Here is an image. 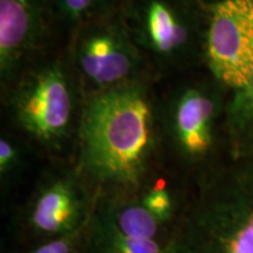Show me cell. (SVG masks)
<instances>
[{
	"instance_id": "cell-3",
	"label": "cell",
	"mask_w": 253,
	"mask_h": 253,
	"mask_svg": "<svg viewBox=\"0 0 253 253\" xmlns=\"http://www.w3.org/2000/svg\"><path fill=\"white\" fill-rule=\"evenodd\" d=\"M120 13L153 74L203 66L207 8L201 0H123Z\"/></svg>"
},
{
	"instance_id": "cell-2",
	"label": "cell",
	"mask_w": 253,
	"mask_h": 253,
	"mask_svg": "<svg viewBox=\"0 0 253 253\" xmlns=\"http://www.w3.org/2000/svg\"><path fill=\"white\" fill-rule=\"evenodd\" d=\"M168 253H253V155L208 176Z\"/></svg>"
},
{
	"instance_id": "cell-5",
	"label": "cell",
	"mask_w": 253,
	"mask_h": 253,
	"mask_svg": "<svg viewBox=\"0 0 253 253\" xmlns=\"http://www.w3.org/2000/svg\"><path fill=\"white\" fill-rule=\"evenodd\" d=\"M68 60L84 95L110 89L153 74L120 11L73 28Z\"/></svg>"
},
{
	"instance_id": "cell-11",
	"label": "cell",
	"mask_w": 253,
	"mask_h": 253,
	"mask_svg": "<svg viewBox=\"0 0 253 253\" xmlns=\"http://www.w3.org/2000/svg\"><path fill=\"white\" fill-rule=\"evenodd\" d=\"M223 132L231 158L253 155V77L230 91L224 113Z\"/></svg>"
},
{
	"instance_id": "cell-15",
	"label": "cell",
	"mask_w": 253,
	"mask_h": 253,
	"mask_svg": "<svg viewBox=\"0 0 253 253\" xmlns=\"http://www.w3.org/2000/svg\"><path fill=\"white\" fill-rule=\"evenodd\" d=\"M71 251L72 240L68 237H62L41 245L32 253H71Z\"/></svg>"
},
{
	"instance_id": "cell-6",
	"label": "cell",
	"mask_w": 253,
	"mask_h": 253,
	"mask_svg": "<svg viewBox=\"0 0 253 253\" xmlns=\"http://www.w3.org/2000/svg\"><path fill=\"white\" fill-rule=\"evenodd\" d=\"M203 66L230 91L253 77V0L205 4Z\"/></svg>"
},
{
	"instance_id": "cell-14",
	"label": "cell",
	"mask_w": 253,
	"mask_h": 253,
	"mask_svg": "<svg viewBox=\"0 0 253 253\" xmlns=\"http://www.w3.org/2000/svg\"><path fill=\"white\" fill-rule=\"evenodd\" d=\"M19 149L13 140L8 137H1L0 140V170L7 172L18 162Z\"/></svg>"
},
{
	"instance_id": "cell-7",
	"label": "cell",
	"mask_w": 253,
	"mask_h": 253,
	"mask_svg": "<svg viewBox=\"0 0 253 253\" xmlns=\"http://www.w3.org/2000/svg\"><path fill=\"white\" fill-rule=\"evenodd\" d=\"M229 94L210 74L179 84L172 91L167 107V126L173 145L185 158L204 160L212 153Z\"/></svg>"
},
{
	"instance_id": "cell-8",
	"label": "cell",
	"mask_w": 253,
	"mask_h": 253,
	"mask_svg": "<svg viewBox=\"0 0 253 253\" xmlns=\"http://www.w3.org/2000/svg\"><path fill=\"white\" fill-rule=\"evenodd\" d=\"M58 19L54 0H0V78L8 88L43 59Z\"/></svg>"
},
{
	"instance_id": "cell-1",
	"label": "cell",
	"mask_w": 253,
	"mask_h": 253,
	"mask_svg": "<svg viewBox=\"0 0 253 253\" xmlns=\"http://www.w3.org/2000/svg\"><path fill=\"white\" fill-rule=\"evenodd\" d=\"M156 142L148 78L84 95L79 122L84 171L103 184L132 188L141 181Z\"/></svg>"
},
{
	"instance_id": "cell-4",
	"label": "cell",
	"mask_w": 253,
	"mask_h": 253,
	"mask_svg": "<svg viewBox=\"0 0 253 253\" xmlns=\"http://www.w3.org/2000/svg\"><path fill=\"white\" fill-rule=\"evenodd\" d=\"M14 121L34 140L54 145L68 135L81 84L68 58H47L27 68L9 86Z\"/></svg>"
},
{
	"instance_id": "cell-9",
	"label": "cell",
	"mask_w": 253,
	"mask_h": 253,
	"mask_svg": "<svg viewBox=\"0 0 253 253\" xmlns=\"http://www.w3.org/2000/svg\"><path fill=\"white\" fill-rule=\"evenodd\" d=\"M80 218V203L73 188L56 182L43 190L37 198L31 213V223L45 233H67Z\"/></svg>"
},
{
	"instance_id": "cell-13",
	"label": "cell",
	"mask_w": 253,
	"mask_h": 253,
	"mask_svg": "<svg viewBox=\"0 0 253 253\" xmlns=\"http://www.w3.org/2000/svg\"><path fill=\"white\" fill-rule=\"evenodd\" d=\"M142 203L160 221L167 220L171 214V197H170L167 189L162 188V186L149 190L147 195L144 196Z\"/></svg>"
},
{
	"instance_id": "cell-16",
	"label": "cell",
	"mask_w": 253,
	"mask_h": 253,
	"mask_svg": "<svg viewBox=\"0 0 253 253\" xmlns=\"http://www.w3.org/2000/svg\"><path fill=\"white\" fill-rule=\"evenodd\" d=\"M202 2H204V4H211V2H214V1H219V0H201Z\"/></svg>"
},
{
	"instance_id": "cell-10",
	"label": "cell",
	"mask_w": 253,
	"mask_h": 253,
	"mask_svg": "<svg viewBox=\"0 0 253 253\" xmlns=\"http://www.w3.org/2000/svg\"><path fill=\"white\" fill-rule=\"evenodd\" d=\"M87 253H168L157 239L122 231L101 204L95 211L88 236Z\"/></svg>"
},
{
	"instance_id": "cell-12",
	"label": "cell",
	"mask_w": 253,
	"mask_h": 253,
	"mask_svg": "<svg viewBox=\"0 0 253 253\" xmlns=\"http://www.w3.org/2000/svg\"><path fill=\"white\" fill-rule=\"evenodd\" d=\"M122 2L123 0H54L58 19L73 28L120 11Z\"/></svg>"
}]
</instances>
